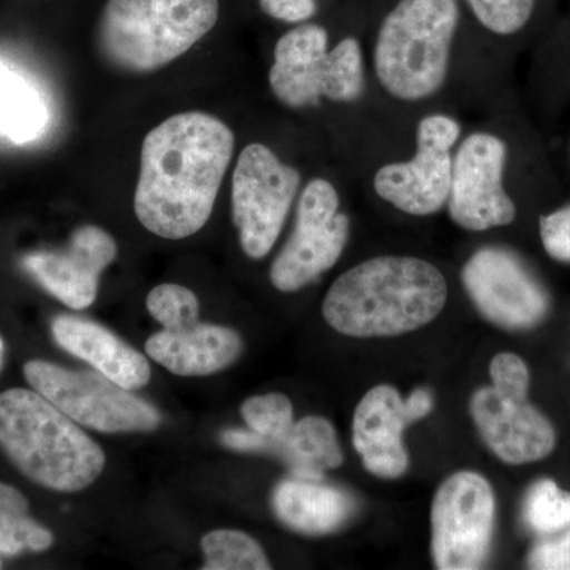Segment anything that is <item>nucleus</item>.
<instances>
[{
    "mask_svg": "<svg viewBox=\"0 0 570 570\" xmlns=\"http://www.w3.org/2000/svg\"><path fill=\"white\" fill-rule=\"evenodd\" d=\"M146 354L176 376H209L236 362L243 340L227 326L200 324L163 330L146 341Z\"/></svg>",
    "mask_w": 570,
    "mask_h": 570,
    "instance_id": "f3484780",
    "label": "nucleus"
},
{
    "mask_svg": "<svg viewBox=\"0 0 570 570\" xmlns=\"http://www.w3.org/2000/svg\"><path fill=\"white\" fill-rule=\"evenodd\" d=\"M277 519L292 531L306 535L332 534L343 528L355 513V499L347 491L326 485L324 479L292 475L273 493Z\"/></svg>",
    "mask_w": 570,
    "mask_h": 570,
    "instance_id": "6ab92c4d",
    "label": "nucleus"
},
{
    "mask_svg": "<svg viewBox=\"0 0 570 570\" xmlns=\"http://www.w3.org/2000/svg\"><path fill=\"white\" fill-rule=\"evenodd\" d=\"M404 403H406L409 417L412 422H417V420L426 417L433 409V395L430 390L417 389L409 395L407 400H404Z\"/></svg>",
    "mask_w": 570,
    "mask_h": 570,
    "instance_id": "72a5a7b5",
    "label": "nucleus"
},
{
    "mask_svg": "<svg viewBox=\"0 0 570 570\" xmlns=\"http://www.w3.org/2000/svg\"><path fill=\"white\" fill-rule=\"evenodd\" d=\"M2 355H3V343H2V337H0V363H2Z\"/></svg>",
    "mask_w": 570,
    "mask_h": 570,
    "instance_id": "f704fd0d",
    "label": "nucleus"
},
{
    "mask_svg": "<svg viewBox=\"0 0 570 570\" xmlns=\"http://www.w3.org/2000/svg\"><path fill=\"white\" fill-rule=\"evenodd\" d=\"M268 80L276 99L285 107H311L321 99L356 102L366 89L362 45L355 37H346L318 61L294 67L273 63Z\"/></svg>",
    "mask_w": 570,
    "mask_h": 570,
    "instance_id": "2eb2a0df",
    "label": "nucleus"
},
{
    "mask_svg": "<svg viewBox=\"0 0 570 570\" xmlns=\"http://www.w3.org/2000/svg\"><path fill=\"white\" fill-rule=\"evenodd\" d=\"M28 499L20 491L0 482V510L11 515H28Z\"/></svg>",
    "mask_w": 570,
    "mask_h": 570,
    "instance_id": "473e14b6",
    "label": "nucleus"
},
{
    "mask_svg": "<svg viewBox=\"0 0 570 570\" xmlns=\"http://www.w3.org/2000/svg\"><path fill=\"white\" fill-rule=\"evenodd\" d=\"M523 520L538 534H554L570 527V493L550 479L531 487L523 502Z\"/></svg>",
    "mask_w": 570,
    "mask_h": 570,
    "instance_id": "5701e85b",
    "label": "nucleus"
},
{
    "mask_svg": "<svg viewBox=\"0 0 570 570\" xmlns=\"http://www.w3.org/2000/svg\"><path fill=\"white\" fill-rule=\"evenodd\" d=\"M461 126L444 112L428 115L417 126L411 159L382 165L373 187L382 200L411 216H431L448 205L452 181L453 149Z\"/></svg>",
    "mask_w": 570,
    "mask_h": 570,
    "instance_id": "9d476101",
    "label": "nucleus"
},
{
    "mask_svg": "<svg viewBox=\"0 0 570 570\" xmlns=\"http://www.w3.org/2000/svg\"><path fill=\"white\" fill-rule=\"evenodd\" d=\"M0 449L37 485L75 493L105 468L104 450L36 390L0 393Z\"/></svg>",
    "mask_w": 570,
    "mask_h": 570,
    "instance_id": "7ed1b4c3",
    "label": "nucleus"
},
{
    "mask_svg": "<svg viewBox=\"0 0 570 570\" xmlns=\"http://www.w3.org/2000/svg\"><path fill=\"white\" fill-rule=\"evenodd\" d=\"M448 295V281L436 265L407 255H382L337 277L326 292L322 314L341 335L400 336L431 324Z\"/></svg>",
    "mask_w": 570,
    "mask_h": 570,
    "instance_id": "f03ea898",
    "label": "nucleus"
},
{
    "mask_svg": "<svg viewBox=\"0 0 570 570\" xmlns=\"http://www.w3.org/2000/svg\"><path fill=\"white\" fill-rule=\"evenodd\" d=\"M528 561L532 569L570 570V531L560 539L535 546Z\"/></svg>",
    "mask_w": 570,
    "mask_h": 570,
    "instance_id": "c756f323",
    "label": "nucleus"
},
{
    "mask_svg": "<svg viewBox=\"0 0 570 570\" xmlns=\"http://www.w3.org/2000/svg\"><path fill=\"white\" fill-rule=\"evenodd\" d=\"M508 145L490 132L469 134L453 154L448 209L468 232H487L515 220L517 205L504 187Z\"/></svg>",
    "mask_w": 570,
    "mask_h": 570,
    "instance_id": "9b49d317",
    "label": "nucleus"
},
{
    "mask_svg": "<svg viewBox=\"0 0 570 570\" xmlns=\"http://www.w3.org/2000/svg\"><path fill=\"white\" fill-rule=\"evenodd\" d=\"M480 26L494 36H515L527 28L535 0H466Z\"/></svg>",
    "mask_w": 570,
    "mask_h": 570,
    "instance_id": "a878e982",
    "label": "nucleus"
},
{
    "mask_svg": "<svg viewBox=\"0 0 570 570\" xmlns=\"http://www.w3.org/2000/svg\"><path fill=\"white\" fill-rule=\"evenodd\" d=\"M204 570H268V558L257 540L242 531L216 530L202 539Z\"/></svg>",
    "mask_w": 570,
    "mask_h": 570,
    "instance_id": "4be33fe9",
    "label": "nucleus"
},
{
    "mask_svg": "<svg viewBox=\"0 0 570 570\" xmlns=\"http://www.w3.org/2000/svg\"><path fill=\"white\" fill-rule=\"evenodd\" d=\"M299 186V171L268 146L250 142L239 154L232 179V214L247 257L261 261L272 253Z\"/></svg>",
    "mask_w": 570,
    "mask_h": 570,
    "instance_id": "423d86ee",
    "label": "nucleus"
},
{
    "mask_svg": "<svg viewBox=\"0 0 570 570\" xmlns=\"http://www.w3.org/2000/svg\"><path fill=\"white\" fill-rule=\"evenodd\" d=\"M52 546V534L28 515L0 510V554L14 557L22 550L43 551Z\"/></svg>",
    "mask_w": 570,
    "mask_h": 570,
    "instance_id": "cd10ccee",
    "label": "nucleus"
},
{
    "mask_svg": "<svg viewBox=\"0 0 570 570\" xmlns=\"http://www.w3.org/2000/svg\"><path fill=\"white\" fill-rule=\"evenodd\" d=\"M261 9L273 20L305 22L317 13V0H261Z\"/></svg>",
    "mask_w": 570,
    "mask_h": 570,
    "instance_id": "7c9ffc66",
    "label": "nucleus"
},
{
    "mask_svg": "<svg viewBox=\"0 0 570 570\" xmlns=\"http://www.w3.org/2000/svg\"><path fill=\"white\" fill-rule=\"evenodd\" d=\"M266 453L284 461L292 475L302 479H324V472L340 468L344 455L332 422L307 415L292 425L279 441L272 442Z\"/></svg>",
    "mask_w": 570,
    "mask_h": 570,
    "instance_id": "aec40b11",
    "label": "nucleus"
},
{
    "mask_svg": "<svg viewBox=\"0 0 570 570\" xmlns=\"http://www.w3.org/2000/svg\"><path fill=\"white\" fill-rule=\"evenodd\" d=\"M220 441H223L225 448L236 450V452L266 453V448H268V439L261 436L253 430L224 431Z\"/></svg>",
    "mask_w": 570,
    "mask_h": 570,
    "instance_id": "2f4dec72",
    "label": "nucleus"
},
{
    "mask_svg": "<svg viewBox=\"0 0 570 570\" xmlns=\"http://www.w3.org/2000/svg\"><path fill=\"white\" fill-rule=\"evenodd\" d=\"M497 499L478 472L450 475L431 508V551L441 570L480 569L490 553Z\"/></svg>",
    "mask_w": 570,
    "mask_h": 570,
    "instance_id": "1a4fd4ad",
    "label": "nucleus"
},
{
    "mask_svg": "<svg viewBox=\"0 0 570 570\" xmlns=\"http://www.w3.org/2000/svg\"><path fill=\"white\" fill-rule=\"evenodd\" d=\"M459 24V0H397L374 41L381 88L407 104L436 96L448 81Z\"/></svg>",
    "mask_w": 570,
    "mask_h": 570,
    "instance_id": "20e7f679",
    "label": "nucleus"
},
{
    "mask_svg": "<svg viewBox=\"0 0 570 570\" xmlns=\"http://www.w3.org/2000/svg\"><path fill=\"white\" fill-rule=\"evenodd\" d=\"M469 407L483 442L504 463H534L557 445L553 426L528 401L527 390L490 385L472 395Z\"/></svg>",
    "mask_w": 570,
    "mask_h": 570,
    "instance_id": "ddd939ff",
    "label": "nucleus"
},
{
    "mask_svg": "<svg viewBox=\"0 0 570 570\" xmlns=\"http://www.w3.org/2000/svg\"><path fill=\"white\" fill-rule=\"evenodd\" d=\"M540 239L551 258L570 264V205L540 217Z\"/></svg>",
    "mask_w": 570,
    "mask_h": 570,
    "instance_id": "c85d7f7f",
    "label": "nucleus"
},
{
    "mask_svg": "<svg viewBox=\"0 0 570 570\" xmlns=\"http://www.w3.org/2000/svg\"><path fill=\"white\" fill-rule=\"evenodd\" d=\"M351 235V219L341 212V198L328 179L306 184L296 204L291 238L277 254L269 279L277 291H299L337 264Z\"/></svg>",
    "mask_w": 570,
    "mask_h": 570,
    "instance_id": "6e6552de",
    "label": "nucleus"
},
{
    "mask_svg": "<svg viewBox=\"0 0 570 570\" xmlns=\"http://www.w3.org/2000/svg\"><path fill=\"white\" fill-rule=\"evenodd\" d=\"M411 423L406 403L392 385H377L362 397L352 422V442L371 474L396 479L407 471L403 433Z\"/></svg>",
    "mask_w": 570,
    "mask_h": 570,
    "instance_id": "dca6fc26",
    "label": "nucleus"
},
{
    "mask_svg": "<svg viewBox=\"0 0 570 570\" xmlns=\"http://www.w3.org/2000/svg\"><path fill=\"white\" fill-rule=\"evenodd\" d=\"M0 568H2V564H0Z\"/></svg>",
    "mask_w": 570,
    "mask_h": 570,
    "instance_id": "c9c22d12",
    "label": "nucleus"
},
{
    "mask_svg": "<svg viewBox=\"0 0 570 570\" xmlns=\"http://www.w3.org/2000/svg\"><path fill=\"white\" fill-rule=\"evenodd\" d=\"M461 279L479 313L501 328H532L549 313L546 287L508 249L482 247L464 264Z\"/></svg>",
    "mask_w": 570,
    "mask_h": 570,
    "instance_id": "f8f14e48",
    "label": "nucleus"
},
{
    "mask_svg": "<svg viewBox=\"0 0 570 570\" xmlns=\"http://www.w3.org/2000/svg\"><path fill=\"white\" fill-rule=\"evenodd\" d=\"M52 335L69 354L85 360L124 389H141L151 381L148 360L96 322L59 316L52 321Z\"/></svg>",
    "mask_w": 570,
    "mask_h": 570,
    "instance_id": "a211bd4d",
    "label": "nucleus"
},
{
    "mask_svg": "<svg viewBox=\"0 0 570 570\" xmlns=\"http://www.w3.org/2000/svg\"><path fill=\"white\" fill-rule=\"evenodd\" d=\"M235 151L227 124L206 112L171 116L146 135L135 214L165 239L197 234L212 217Z\"/></svg>",
    "mask_w": 570,
    "mask_h": 570,
    "instance_id": "f257e3e1",
    "label": "nucleus"
},
{
    "mask_svg": "<svg viewBox=\"0 0 570 570\" xmlns=\"http://www.w3.org/2000/svg\"><path fill=\"white\" fill-rule=\"evenodd\" d=\"M242 415L250 430L268 439V445L284 438L295 423L292 401L283 393L249 397L243 403Z\"/></svg>",
    "mask_w": 570,
    "mask_h": 570,
    "instance_id": "b1692460",
    "label": "nucleus"
},
{
    "mask_svg": "<svg viewBox=\"0 0 570 570\" xmlns=\"http://www.w3.org/2000/svg\"><path fill=\"white\" fill-rule=\"evenodd\" d=\"M116 243L96 225L75 230L62 250H43L22 258L26 272L70 309H86L96 302L100 276L116 258Z\"/></svg>",
    "mask_w": 570,
    "mask_h": 570,
    "instance_id": "4468645a",
    "label": "nucleus"
},
{
    "mask_svg": "<svg viewBox=\"0 0 570 570\" xmlns=\"http://www.w3.org/2000/svg\"><path fill=\"white\" fill-rule=\"evenodd\" d=\"M217 17V0H108L97 47L116 69L148 73L189 51Z\"/></svg>",
    "mask_w": 570,
    "mask_h": 570,
    "instance_id": "39448f33",
    "label": "nucleus"
},
{
    "mask_svg": "<svg viewBox=\"0 0 570 570\" xmlns=\"http://www.w3.org/2000/svg\"><path fill=\"white\" fill-rule=\"evenodd\" d=\"M47 122L39 94L0 63V134L14 141L32 140Z\"/></svg>",
    "mask_w": 570,
    "mask_h": 570,
    "instance_id": "412c9836",
    "label": "nucleus"
},
{
    "mask_svg": "<svg viewBox=\"0 0 570 570\" xmlns=\"http://www.w3.org/2000/svg\"><path fill=\"white\" fill-rule=\"evenodd\" d=\"M146 306L165 330L193 325L198 322L200 313L194 292L178 284H160L154 287L146 298Z\"/></svg>",
    "mask_w": 570,
    "mask_h": 570,
    "instance_id": "393cba45",
    "label": "nucleus"
},
{
    "mask_svg": "<svg viewBox=\"0 0 570 570\" xmlns=\"http://www.w3.org/2000/svg\"><path fill=\"white\" fill-rule=\"evenodd\" d=\"M328 52V32L318 24H302L285 32L275 47L279 66H305L318 61Z\"/></svg>",
    "mask_w": 570,
    "mask_h": 570,
    "instance_id": "bb28decb",
    "label": "nucleus"
},
{
    "mask_svg": "<svg viewBox=\"0 0 570 570\" xmlns=\"http://www.w3.org/2000/svg\"><path fill=\"white\" fill-rule=\"evenodd\" d=\"M24 376L36 392L63 414L100 433H146L160 425L156 407L104 374L70 371L33 360L24 366Z\"/></svg>",
    "mask_w": 570,
    "mask_h": 570,
    "instance_id": "0eeeda50",
    "label": "nucleus"
}]
</instances>
